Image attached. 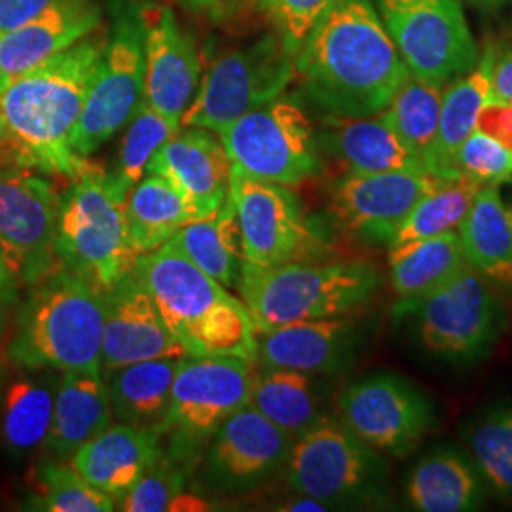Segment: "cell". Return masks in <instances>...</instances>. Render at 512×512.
I'll list each match as a JSON object with an SVG mask.
<instances>
[{
	"label": "cell",
	"mask_w": 512,
	"mask_h": 512,
	"mask_svg": "<svg viewBox=\"0 0 512 512\" xmlns=\"http://www.w3.org/2000/svg\"><path fill=\"white\" fill-rule=\"evenodd\" d=\"M497 50L488 46L469 73L452 80L442 92L439 128L425 158V169L444 181L459 179L458 152L478 126V116L492 95V67Z\"/></svg>",
	"instance_id": "obj_25"
},
{
	"label": "cell",
	"mask_w": 512,
	"mask_h": 512,
	"mask_svg": "<svg viewBox=\"0 0 512 512\" xmlns=\"http://www.w3.org/2000/svg\"><path fill=\"white\" fill-rule=\"evenodd\" d=\"M442 92L444 88L408 73L387 109L380 112L404 147L420 158L423 167L439 128Z\"/></svg>",
	"instance_id": "obj_37"
},
{
	"label": "cell",
	"mask_w": 512,
	"mask_h": 512,
	"mask_svg": "<svg viewBox=\"0 0 512 512\" xmlns=\"http://www.w3.org/2000/svg\"><path fill=\"white\" fill-rule=\"evenodd\" d=\"M219 137L232 169L258 181L298 186L323 167L308 114L283 93L239 116Z\"/></svg>",
	"instance_id": "obj_9"
},
{
	"label": "cell",
	"mask_w": 512,
	"mask_h": 512,
	"mask_svg": "<svg viewBox=\"0 0 512 512\" xmlns=\"http://www.w3.org/2000/svg\"><path fill=\"white\" fill-rule=\"evenodd\" d=\"M382 277L366 262H287L277 266L241 264L239 298L251 313L256 336L270 330L366 308Z\"/></svg>",
	"instance_id": "obj_5"
},
{
	"label": "cell",
	"mask_w": 512,
	"mask_h": 512,
	"mask_svg": "<svg viewBox=\"0 0 512 512\" xmlns=\"http://www.w3.org/2000/svg\"><path fill=\"white\" fill-rule=\"evenodd\" d=\"M181 129V124L169 120L162 112L143 105L133 114L120 143L116 171L112 173L118 190L128 196L131 188L139 183L154 154Z\"/></svg>",
	"instance_id": "obj_39"
},
{
	"label": "cell",
	"mask_w": 512,
	"mask_h": 512,
	"mask_svg": "<svg viewBox=\"0 0 512 512\" xmlns=\"http://www.w3.org/2000/svg\"><path fill=\"white\" fill-rule=\"evenodd\" d=\"M476 128L488 133L512 152V105L495 101L488 103L478 116Z\"/></svg>",
	"instance_id": "obj_44"
},
{
	"label": "cell",
	"mask_w": 512,
	"mask_h": 512,
	"mask_svg": "<svg viewBox=\"0 0 512 512\" xmlns=\"http://www.w3.org/2000/svg\"><path fill=\"white\" fill-rule=\"evenodd\" d=\"M230 198L238 213L243 262L277 266L325 253L291 186L258 181L232 169Z\"/></svg>",
	"instance_id": "obj_16"
},
{
	"label": "cell",
	"mask_w": 512,
	"mask_h": 512,
	"mask_svg": "<svg viewBox=\"0 0 512 512\" xmlns=\"http://www.w3.org/2000/svg\"><path fill=\"white\" fill-rule=\"evenodd\" d=\"M55 0H0V35L37 18Z\"/></svg>",
	"instance_id": "obj_45"
},
{
	"label": "cell",
	"mask_w": 512,
	"mask_h": 512,
	"mask_svg": "<svg viewBox=\"0 0 512 512\" xmlns=\"http://www.w3.org/2000/svg\"><path fill=\"white\" fill-rule=\"evenodd\" d=\"M391 285L401 300H416L439 291L469 268L458 232L389 249Z\"/></svg>",
	"instance_id": "obj_33"
},
{
	"label": "cell",
	"mask_w": 512,
	"mask_h": 512,
	"mask_svg": "<svg viewBox=\"0 0 512 512\" xmlns=\"http://www.w3.org/2000/svg\"><path fill=\"white\" fill-rule=\"evenodd\" d=\"M109 385L99 368L61 372L55 391L54 418L46 448L55 458L74 452L112 423Z\"/></svg>",
	"instance_id": "obj_27"
},
{
	"label": "cell",
	"mask_w": 512,
	"mask_h": 512,
	"mask_svg": "<svg viewBox=\"0 0 512 512\" xmlns=\"http://www.w3.org/2000/svg\"><path fill=\"white\" fill-rule=\"evenodd\" d=\"M181 359L183 357H160L105 374L114 418L160 435Z\"/></svg>",
	"instance_id": "obj_29"
},
{
	"label": "cell",
	"mask_w": 512,
	"mask_h": 512,
	"mask_svg": "<svg viewBox=\"0 0 512 512\" xmlns=\"http://www.w3.org/2000/svg\"><path fill=\"white\" fill-rule=\"evenodd\" d=\"M359 346L353 315L293 323L256 336V363L306 374H334L351 365Z\"/></svg>",
	"instance_id": "obj_22"
},
{
	"label": "cell",
	"mask_w": 512,
	"mask_h": 512,
	"mask_svg": "<svg viewBox=\"0 0 512 512\" xmlns=\"http://www.w3.org/2000/svg\"><path fill=\"white\" fill-rule=\"evenodd\" d=\"M442 183L429 171L348 173L332 188L330 213L349 232L389 243L414 205Z\"/></svg>",
	"instance_id": "obj_18"
},
{
	"label": "cell",
	"mask_w": 512,
	"mask_h": 512,
	"mask_svg": "<svg viewBox=\"0 0 512 512\" xmlns=\"http://www.w3.org/2000/svg\"><path fill=\"white\" fill-rule=\"evenodd\" d=\"M37 372L16 380L4 395L2 435L6 446L18 456L40 448L52 427L59 378L55 370Z\"/></svg>",
	"instance_id": "obj_35"
},
{
	"label": "cell",
	"mask_w": 512,
	"mask_h": 512,
	"mask_svg": "<svg viewBox=\"0 0 512 512\" xmlns=\"http://www.w3.org/2000/svg\"><path fill=\"white\" fill-rule=\"evenodd\" d=\"M167 243L226 289L238 287L243 253L238 213L230 194L213 215L188 222Z\"/></svg>",
	"instance_id": "obj_31"
},
{
	"label": "cell",
	"mask_w": 512,
	"mask_h": 512,
	"mask_svg": "<svg viewBox=\"0 0 512 512\" xmlns=\"http://www.w3.org/2000/svg\"><path fill=\"white\" fill-rule=\"evenodd\" d=\"M147 173L164 177L190 203L198 217H209L230 194L232 165L217 133L183 128L150 160Z\"/></svg>",
	"instance_id": "obj_21"
},
{
	"label": "cell",
	"mask_w": 512,
	"mask_h": 512,
	"mask_svg": "<svg viewBox=\"0 0 512 512\" xmlns=\"http://www.w3.org/2000/svg\"><path fill=\"white\" fill-rule=\"evenodd\" d=\"M395 315L410 317L423 349L448 363L482 359L507 325L501 298L473 268L463 270L435 293L401 300Z\"/></svg>",
	"instance_id": "obj_7"
},
{
	"label": "cell",
	"mask_w": 512,
	"mask_h": 512,
	"mask_svg": "<svg viewBox=\"0 0 512 512\" xmlns=\"http://www.w3.org/2000/svg\"><path fill=\"white\" fill-rule=\"evenodd\" d=\"M184 490V475L175 458L162 456L116 505L124 512H164Z\"/></svg>",
	"instance_id": "obj_42"
},
{
	"label": "cell",
	"mask_w": 512,
	"mask_h": 512,
	"mask_svg": "<svg viewBox=\"0 0 512 512\" xmlns=\"http://www.w3.org/2000/svg\"><path fill=\"white\" fill-rule=\"evenodd\" d=\"M294 78V57L277 35L219 57L205 73L183 114V128H203L219 135L245 112L285 92Z\"/></svg>",
	"instance_id": "obj_12"
},
{
	"label": "cell",
	"mask_w": 512,
	"mask_h": 512,
	"mask_svg": "<svg viewBox=\"0 0 512 512\" xmlns=\"http://www.w3.org/2000/svg\"><path fill=\"white\" fill-rule=\"evenodd\" d=\"M509 215H511V222H512V207L509 209Z\"/></svg>",
	"instance_id": "obj_52"
},
{
	"label": "cell",
	"mask_w": 512,
	"mask_h": 512,
	"mask_svg": "<svg viewBox=\"0 0 512 512\" xmlns=\"http://www.w3.org/2000/svg\"><path fill=\"white\" fill-rule=\"evenodd\" d=\"M167 511H184V512H200L209 511V503L205 499H200L194 494H186L181 492L179 495H175V499L171 501L169 509Z\"/></svg>",
	"instance_id": "obj_47"
},
{
	"label": "cell",
	"mask_w": 512,
	"mask_h": 512,
	"mask_svg": "<svg viewBox=\"0 0 512 512\" xmlns=\"http://www.w3.org/2000/svg\"><path fill=\"white\" fill-rule=\"evenodd\" d=\"M332 2L334 0H260V10L272 23L283 48L296 57Z\"/></svg>",
	"instance_id": "obj_43"
},
{
	"label": "cell",
	"mask_w": 512,
	"mask_h": 512,
	"mask_svg": "<svg viewBox=\"0 0 512 512\" xmlns=\"http://www.w3.org/2000/svg\"><path fill=\"white\" fill-rule=\"evenodd\" d=\"M2 148H4V120L0 114V156H2Z\"/></svg>",
	"instance_id": "obj_51"
},
{
	"label": "cell",
	"mask_w": 512,
	"mask_h": 512,
	"mask_svg": "<svg viewBox=\"0 0 512 512\" xmlns=\"http://www.w3.org/2000/svg\"><path fill=\"white\" fill-rule=\"evenodd\" d=\"M281 511H327L329 507L325 505V503H321V501H317V499H313L310 495H302L298 494L296 499L293 501H289V503H285L283 507H279Z\"/></svg>",
	"instance_id": "obj_49"
},
{
	"label": "cell",
	"mask_w": 512,
	"mask_h": 512,
	"mask_svg": "<svg viewBox=\"0 0 512 512\" xmlns=\"http://www.w3.org/2000/svg\"><path fill=\"white\" fill-rule=\"evenodd\" d=\"M184 355L183 346L165 327L160 311L131 268V272L105 293L103 376L133 363Z\"/></svg>",
	"instance_id": "obj_19"
},
{
	"label": "cell",
	"mask_w": 512,
	"mask_h": 512,
	"mask_svg": "<svg viewBox=\"0 0 512 512\" xmlns=\"http://www.w3.org/2000/svg\"><path fill=\"white\" fill-rule=\"evenodd\" d=\"M133 272L186 355L239 357L256 365L255 323L243 300L171 243L137 256Z\"/></svg>",
	"instance_id": "obj_3"
},
{
	"label": "cell",
	"mask_w": 512,
	"mask_h": 512,
	"mask_svg": "<svg viewBox=\"0 0 512 512\" xmlns=\"http://www.w3.org/2000/svg\"><path fill=\"white\" fill-rule=\"evenodd\" d=\"M29 289L8 357L25 370H101L105 294L63 266Z\"/></svg>",
	"instance_id": "obj_4"
},
{
	"label": "cell",
	"mask_w": 512,
	"mask_h": 512,
	"mask_svg": "<svg viewBox=\"0 0 512 512\" xmlns=\"http://www.w3.org/2000/svg\"><path fill=\"white\" fill-rule=\"evenodd\" d=\"M294 437L251 404L239 408L209 440L207 482L226 494L249 492L287 463Z\"/></svg>",
	"instance_id": "obj_17"
},
{
	"label": "cell",
	"mask_w": 512,
	"mask_h": 512,
	"mask_svg": "<svg viewBox=\"0 0 512 512\" xmlns=\"http://www.w3.org/2000/svg\"><path fill=\"white\" fill-rule=\"evenodd\" d=\"M480 188L482 186L465 177L444 181L414 205L387 247L399 249L408 243L458 232L459 224L465 219Z\"/></svg>",
	"instance_id": "obj_38"
},
{
	"label": "cell",
	"mask_w": 512,
	"mask_h": 512,
	"mask_svg": "<svg viewBox=\"0 0 512 512\" xmlns=\"http://www.w3.org/2000/svg\"><path fill=\"white\" fill-rule=\"evenodd\" d=\"M105 37L76 42L35 69L0 84L4 160L76 181L95 165L71 147Z\"/></svg>",
	"instance_id": "obj_2"
},
{
	"label": "cell",
	"mask_w": 512,
	"mask_h": 512,
	"mask_svg": "<svg viewBox=\"0 0 512 512\" xmlns=\"http://www.w3.org/2000/svg\"><path fill=\"white\" fill-rule=\"evenodd\" d=\"M14 287H18V285H16V281H14V277L10 274L8 266L4 264V260L0 256V321H2L4 310L8 308V304H10L12 296H14Z\"/></svg>",
	"instance_id": "obj_48"
},
{
	"label": "cell",
	"mask_w": 512,
	"mask_h": 512,
	"mask_svg": "<svg viewBox=\"0 0 512 512\" xmlns=\"http://www.w3.org/2000/svg\"><path fill=\"white\" fill-rule=\"evenodd\" d=\"M338 418L353 435L382 456H410L437 425L433 401L397 374H372L346 385Z\"/></svg>",
	"instance_id": "obj_15"
},
{
	"label": "cell",
	"mask_w": 512,
	"mask_h": 512,
	"mask_svg": "<svg viewBox=\"0 0 512 512\" xmlns=\"http://www.w3.org/2000/svg\"><path fill=\"white\" fill-rule=\"evenodd\" d=\"M469 268L492 285H512V222L497 186L476 192L458 228Z\"/></svg>",
	"instance_id": "obj_30"
},
{
	"label": "cell",
	"mask_w": 512,
	"mask_h": 512,
	"mask_svg": "<svg viewBox=\"0 0 512 512\" xmlns=\"http://www.w3.org/2000/svg\"><path fill=\"white\" fill-rule=\"evenodd\" d=\"M126 217L137 256L162 247L188 222L200 219L183 194L154 173L131 188L126 196Z\"/></svg>",
	"instance_id": "obj_32"
},
{
	"label": "cell",
	"mask_w": 512,
	"mask_h": 512,
	"mask_svg": "<svg viewBox=\"0 0 512 512\" xmlns=\"http://www.w3.org/2000/svg\"><path fill=\"white\" fill-rule=\"evenodd\" d=\"M57 256L63 268L99 293L131 272L137 255L129 236L126 196L99 167L73 181L61 198Z\"/></svg>",
	"instance_id": "obj_6"
},
{
	"label": "cell",
	"mask_w": 512,
	"mask_h": 512,
	"mask_svg": "<svg viewBox=\"0 0 512 512\" xmlns=\"http://www.w3.org/2000/svg\"><path fill=\"white\" fill-rule=\"evenodd\" d=\"M492 95L495 103L512 105V48L495 54L492 67Z\"/></svg>",
	"instance_id": "obj_46"
},
{
	"label": "cell",
	"mask_w": 512,
	"mask_h": 512,
	"mask_svg": "<svg viewBox=\"0 0 512 512\" xmlns=\"http://www.w3.org/2000/svg\"><path fill=\"white\" fill-rule=\"evenodd\" d=\"M59 213L52 183L29 167L0 162V256L18 287H31L61 266Z\"/></svg>",
	"instance_id": "obj_14"
},
{
	"label": "cell",
	"mask_w": 512,
	"mask_h": 512,
	"mask_svg": "<svg viewBox=\"0 0 512 512\" xmlns=\"http://www.w3.org/2000/svg\"><path fill=\"white\" fill-rule=\"evenodd\" d=\"M145 101V27L133 0H116L103 54L93 76L71 147L90 158L128 126Z\"/></svg>",
	"instance_id": "obj_8"
},
{
	"label": "cell",
	"mask_w": 512,
	"mask_h": 512,
	"mask_svg": "<svg viewBox=\"0 0 512 512\" xmlns=\"http://www.w3.org/2000/svg\"><path fill=\"white\" fill-rule=\"evenodd\" d=\"M255 376V363L239 357L184 355L160 437L169 435L177 454L190 456L234 412L249 404Z\"/></svg>",
	"instance_id": "obj_13"
},
{
	"label": "cell",
	"mask_w": 512,
	"mask_h": 512,
	"mask_svg": "<svg viewBox=\"0 0 512 512\" xmlns=\"http://www.w3.org/2000/svg\"><path fill=\"white\" fill-rule=\"evenodd\" d=\"M145 27V103L181 124L200 86V57L192 37L165 6L141 8Z\"/></svg>",
	"instance_id": "obj_20"
},
{
	"label": "cell",
	"mask_w": 512,
	"mask_h": 512,
	"mask_svg": "<svg viewBox=\"0 0 512 512\" xmlns=\"http://www.w3.org/2000/svg\"><path fill=\"white\" fill-rule=\"evenodd\" d=\"M101 19L95 0H55L37 18L0 35V84L90 37Z\"/></svg>",
	"instance_id": "obj_23"
},
{
	"label": "cell",
	"mask_w": 512,
	"mask_h": 512,
	"mask_svg": "<svg viewBox=\"0 0 512 512\" xmlns=\"http://www.w3.org/2000/svg\"><path fill=\"white\" fill-rule=\"evenodd\" d=\"M461 433L486 488L512 503V403L482 410Z\"/></svg>",
	"instance_id": "obj_36"
},
{
	"label": "cell",
	"mask_w": 512,
	"mask_h": 512,
	"mask_svg": "<svg viewBox=\"0 0 512 512\" xmlns=\"http://www.w3.org/2000/svg\"><path fill=\"white\" fill-rule=\"evenodd\" d=\"M249 404L294 439L308 433L323 416V397L313 374L266 368L256 374Z\"/></svg>",
	"instance_id": "obj_34"
},
{
	"label": "cell",
	"mask_w": 512,
	"mask_h": 512,
	"mask_svg": "<svg viewBox=\"0 0 512 512\" xmlns=\"http://www.w3.org/2000/svg\"><path fill=\"white\" fill-rule=\"evenodd\" d=\"M376 6L410 74L446 88L478 63L461 0H376Z\"/></svg>",
	"instance_id": "obj_11"
},
{
	"label": "cell",
	"mask_w": 512,
	"mask_h": 512,
	"mask_svg": "<svg viewBox=\"0 0 512 512\" xmlns=\"http://www.w3.org/2000/svg\"><path fill=\"white\" fill-rule=\"evenodd\" d=\"M387 465L380 452L353 435L340 420L325 418L294 440L287 478L296 494L332 505L378 497Z\"/></svg>",
	"instance_id": "obj_10"
},
{
	"label": "cell",
	"mask_w": 512,
	"mask_h": 512,
	"mask_svg": "<svg viewBox=\"0 0 512 512\" xmlns=\"http://www.w3.org/2000/svg\"><path fill=\"white\" fill-rule=\"evenodd\" d=\"M467 2L482 12H494L497 8H501L507 0H467Z\"/></svg>",
	"instance_id": "obj_50"
},
{
	"label": "cell",
	"mask_w": 512,
	"mask_h": 512,
	"mask_svg": "<svg viewBox=\"0 0 512 512\" xmlns=\"http://www.w3.org/2000/svg\"><path fill=\"white\" fill-rule=\"evenodd\" d=\"M459 177L478 186H499L512 181V152L488 133L476 128L458 152Z\"/></svg>",
	"instance_id": "obj_41"
},
{
	"label": "cell",
	"mask_w": 512,
	"mask_h": 512,
	"mask_svg": "<svg viewBox=\"0 0 512 512\" xmlns=\"http://www.w3.org/2000/svg\"><path fill=\"white\" fill-rule=\"evenodd\" d=\"M406 497L410 507L421 512L478 511L486 501V482L473 459L456 448L440 446L414 465Z\"/></svg>",
	"instance_id": "obj_28"
},
{
	"label": "cell",
	"mask_w": 512,
	"mask_h": 512,
	"mask_svg": "<svg viewBox=\"0 0 512 512\" xmlns=\"http://www.w3.org/2000/svg\"><path fill=\"white\" fill-rule=\"evenodd\" d=\"M160 456L158 433L118 421L82 444L74 452L71 465L118 503Z\"/></svg>",
	"instance_id": "obj_24"
},
{
	"label": "cell",
	"mask_w": 512,
	"mask_h": 512,
	"mask_svg": "<svg viewBox=\"0 0 512 512\" xmlns=\"http://www.w3.org/2000/svg\"><path fill=\"white\" fill-rule=\"evenodd\" d=\"M321 152L348 169V173L427 171L418 156L404 147L399 135L382 118H325L317 137Z\"/></svg>",
	"instance_id": "obj_26"
},
{
	"label": "cell",
	"mask_w": 512,
	"mask_h": 512,
	"mask_svg": "<svg viewBox=\"0 0 512 512\" xmlns=\"http://www.w3.org/2000/svg\"><path fill=\"white\" fill-rule=\"evenodd\" d=\"M35 509L48 512H110L114 499L97 490L73 465L44 463L37 471Z\"/></svg>",
	"instance_id": "obj_40"
},
{
	"label": "cell",
	"mask_w": 512,
	"mask_h": 512,
	"mask_svg": "<svg viewBox=\"0 0 512 512\" xmlns=\"http://www.w3.org/2000/svg\"><path fill=\"white\" fill-rule=\"evenodd\" d=\"M408 73L372 0H334L294 57L304 93L342 118L380 114Z\"/></svg>",
	"instance_id": "obj_1"
}]
</instances>
